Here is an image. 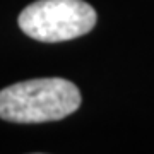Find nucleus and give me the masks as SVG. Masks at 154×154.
<instances>
[{"label":"nucleus","instance_id":"nucleus-2","mask_svg":"<svg viewBox=\"0 0 154 154\" xmlns=\"http://www.w3.org/2000/svg\"><path fill=\"white\" fill-rule=\"evenodd\" d=\"M96 19V11L84 0H36L21 11L17 24L29 38L60 43L88 34Z\"/></svg>","mask_w":154,"mask_h":154},{"label":"nucleus","instance_id":"nucleus-1","mask_svg":"<svg viewBox=\"0 0 154 154\" xmlns=\"http://www.w3.org/2000/svg\"><path fill=\"white\" fill-rule=\"evenodd\" d=\"M81 93L62 77L29 79L0 91V118L14 123L57 122L81 106Z\"/></svg>","mask_w":154,"mask_h":154}]
</instances>
